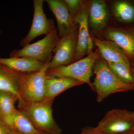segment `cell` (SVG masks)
<instances>
[{"instance_id": "1", "label": "cell", "mask_w": 134, "mask_h": 134, "mask_svg": "<svg viewBox=\"0 0 134 134\" xmlns=\"http://www.w3.org/2000/svg\"><path fill=\"white\" fill-rule=\"evenodd\" d=\"M93 71L95 78L92 84L98 103L113 93L134 90V85L125 83L120 80L112 72L107 62L100 57L94 63Z\"/></svg>"}, {"instance_id": "2", "label": "cell", "mask_w": 134, "mask_h": 134, "mask_svg": "<svg viewBox=\"0 0 134 134\" xmlns=\"http://www.w3.org/2000/svg\"><path fill=\"white\" fill-rule=\"evenodd\" d=\"M52 58L51 56L48 58L38 72L23 74L20 81L18 100L19 109L23 108L26 105L40 102L45 99L46 72Z\"/></svg>"}, {"instance_id": "3", "label": "cell", "mask_w": 134, "mask_h": 134, "mask_svg": "<svg viewBox=\"0 0 134 134\" xmlns=\"http://www.w3.org/2000/svg\"><path fill=\"white\" fill-rule=\"evenodd\" d=\"M54 100L45 98L40 102L26 105L19 110L24 113L40 132L49 134H62V130L53 116L52 106Z\"/></svg>"}, {"instance_id": "4", "label": "cell", "mask_w": 134, "mask_h": 134, "mask_svg": "<svg viewBox=\"0 0 134 134\" xmlns=\"http://www.w3.org/2000/svg\"><path fill=\"white\" fill-rule=\"evenodd\" d=\"M98 49L70 65L62 66L53 69H48L46 75L50 76L66 77L86 83L93 91L94 87L91 81L93 67L96 60L100 58Z\"/></svg>"}, {"instance_id": "5", "label": "cell", "mask_w": 134, "mask_h": 134, "mask_svg": "<svg viewBox=\"0 0 134 134\" xmlns=\"http://www.w3.org/2000/svg\"><path fill=\"white\" fill-rule=\"evenodd\" d=\"M106 134H122L134 129V113L125 109H114L106 113L94 127Z\"/></svg>"}, {"instance_id": "6", "label": "cell", "mask_w": 134, "mask_h": 134, "mask_svg": "<svg viewBox=\"0 0 134 134\" xmlns=\"http://www.w3.org/2000/svg\"><path fill=\"white\" fill-rule=\"evenodd\" d=\"M59 39L58 31L55 30L36 43L29 44L21 49L13 50L9 58L26 57L45 63L52 56V53Z\"/></svg>"}, {"instance_id": "7", "label": "cell", "mask_w": 134, "mask_h": 134, "mask_svg": "<svg viewBox=\"0 0 134 134\" xmlns=\"http://www.w3.org/2000/svg\"><path fill=\"white\" fill-rule=\"evenodd\" d=\"M78 30L77 25L70 33L60 38L54 50L55 54L49 62L48 69L66 66L74 62L77 47Z\"/></svg>"}, {"instance_id": "8", "label": "cell", "mask_w": 134, "mask_h": 134, "mask_svg": "<svg viewBox=\"0 0 134 134\" xmlns=\"http://www.w3.org/2000/svg\"><path fill=\"white\" fill-rule=\"evenodd\" d=\"M91 1H84L81 10L74 19L75 24L78 25L77 47L74 62L92 52L93 40L89 31V10Z\"/></svg>"}, {"instance_id": "9", "label": "cell", "mask_w": 134, "mask_h": 134, "mask_svg": "<svg viewBox=\"0 0 134 134\" xmlns=\"http://www.w3.org/2000/svg\"><path fill=\"white\" fill-rule=\"evenodd\" d=\"M43 0H34V13L30 29L28 34L20 41L23 47L30 44L32 40L42 35H48L57 30L52 19H48L44 13Z\"/></svg>"}, {"instance_id": "10", "label": "cell", "mask_w": 134, "mask_h": 134, "mask_svg": "<svg viewBox=\"0 0 134 134\" xmlns=\"http://www.w3.org/2000/svg\"><path fill=\"white\" fill-rule=\"evenodd\" d=\"M102 34L105 40L115 43L134 65V26L107 27Z\"/></svg>"}, {"instance_id": "11", "label": "cell", "mask_w": 134, "mask_h": 134, "mask_svg": "<svg viewBox=\"0 0 134 134\" xmlns=\"http://www.w3.org/2000/svg\"><path fill=\"white\" fill-rule=\"evenodd\" d=\"M57 22V31L60 38L70 33L76 28L72 16L63 0H46Z\"/></svg>"}, {"instance_id": "12", "label": "cell", "mask_w": 134, "mask_h": 134, "mask_svg": "<svg viewBox=\"0 0 134 134\" xmlns=\"http://www.w3.org/2000/svg\"><path fill=\"white\" fill-rule=\"evenodd\" d=\"M109 11L105 2L103 0L91 1L88 21L92 30L97 34H103L109 21Z\"/></svg>"}, {"instance_id": "13", "label": "cell", "mask_w": 134, "mask_h": 134, "mask_svg": "<svg viewBox=\"0 0 134 134\" xmlns=\"http://www.w3.org/2000/svg\"><path fill=\"white\" fill-rule=\"evenodd\" d=\"M93 41L98 49L100 58L107 62L121 63L131 67L130 61L115 43L98 38H94Z\"/></svg>"}, {"instance_id": "14", "label": "cell", "mask_w": 134, "mask_h": 134, "mask_svg": "<svg viewBox=\"0 0 134 134\" xmlns=\"http://www.w3.org/2000/svg\"><path fill=\"white\" fill-rule=\"evenodd\" d=\"M83 84L82 82L70 77L46 75L44 82L45 98L54 99L68 89Z\"/></svg>"}, {"instance_id": "15", "label": "cell", "mask_w": 134, "mask_h": 134, "mask_svg": "<svg viewBox=\"0 0 134 134\" xmlns=\"http://www.w3.org/2000/svg\"><path fill=\"white\" fill-rule=\"evenodd\" d=\"M0 64L16 72L29 73L39 71L44 63L31 58L18 57L0 58Z\"/></svg>"}, {"instance_id": "16", "label": "cell", "mask_w": 134, "mask_h": 134, "mask_svg": "<svg viewBox=\"0 0 134 134\" xmlns=\"http://www.w3.org/2000/svg\"><path fill=\"white\" fill-rule=\"evenodd\" d=\"M6 123L17 134H44L37 129L30 120L19 110L14 113L3 117Z\"/></svg>"}, {"instance_id": "17", "label": "cell", "mask_w": 134, "mask_h": 134, "mask_svg": "<svg viewBox=\"0 0 134 134\" xmlns=\"http://www.w3.org/2000/svg\"><path fill=\"white\" fill-rule=\"evenodd\" d=\"M23 74L0 64V91L14 93L18 99L19 85Z\"/></svg>"}, {"instance_id": "18", "label": "cell", "mask_w": 134, "mask_h": 134, "mask_svg": "<svg viewBox=\"0 0 134 134\" xmlns=\"http://www.w3.org/2000/svg\"><path fill=\"white\" fill-rule=\"evenodd\" d=\"M113 12L119 21L125 24L134 23V3L130 1H116L113 5Z\"/></svg>"}, {"instance_id": "19", "label": "cell", "mask_w": 134, "mask_h": 134, "mask_svg": "<svg viewBox=\"0 0 134 134\" xmlns=\"http://www.w3.org/2000/svg\"><path fill=\"white\" fill-rule=\"evenodd\" d=\"M18 100L17 96L14 93L0 91V115L3 118L15 113L17 110L15 104Z\"/></svg>"}, {"instance_id": "20", "label": "cell", "mask_w": 134, "mask_h": 134, "mask_svg": "<svg viewBox=\"0 0 134 134\" xmlns=\"http://www.w3.org/2000/svg\"><path fill=\"white\" fill-rule=\"evenodd\" d=\"M107 63L114 74L120 80L125 83L134 85V78L131 67L121 63Z\"/></svg>"}, {"instance_id": "21", "label": "cell", "mask_w": 134, "mask_h": 134, "mask_svg": "<svg viewBox=\"0 0 134 134\" xmlns=\"http://www.w3.org/2000/svg\"><path fill=\"white\" fill-rule=\"evenodd\" d=\"M72 16L73 19L76 16L83 4L84 1L81 0H63Z\"/></svg>"}, {"instance_id": "22", "label": "cell", "mask_w": 134, "mask_h": 134, "mask_svg": "<svg viewBox=\"0 0 134 134\" xmlns=\"http://www.w3.org/2000/svg\"><path fill=\"white\" fill-rule=\"evenodd\" d=\"M0 134H17L0 115Z\"/></svg>"}, {"instance_id": "23", "label": "cell", "mask_w": 134, "mask_h": 134, "mask_svg": "<svg viewBox=\"0 0 134 134\" xmlns=\"http://www.w3.org/2000/svg\"><path fill=\"white\" fill-rule=\"evenodd\" d=\"M82 134H106L96 131L93 127H86L82 130Z\"/></svg>"}, {"instance_id": "24", "label": "cell", "mask_w": 134, "mask_h": 134, "mask_svg": "<svg viewBox=\"0 0 134 134\" xmlns=\"http://www.w3.org/2000/svg\"><path fill=\"white\" fill-rule=\"evenodd\" d=\"M131 71H132V74H133V76L134 78V65H131Z\"/></svg>"}, {"instance_id": "25", "label": "cell", "mask_w": 134, "mask_h": 134, "mask_svg": "<svg viewBox=\"0 0 134 134\" xmlns=\"http://www.w3.org/2000/svg\"><path fill=\"white\" fill-rule=\"evenodd\" d=\"M134 134V129L130 132H127V133H125L122 134Z\"/></svg>"}, {"instance_id": "26", "label": "cell", "mask_w": 134, "mask_h": 134, "mask_svg": "<svg viewBox=\"0 0 134 134\" xmlns=\"http://www.w3.org/2000/svg\"><path fill=\"white\" fill-rule=\"evenodd\" d=\"M1 32H2L1 30H0V34H1Z\"/></svg>"}, {"instance_id": "27", "label": "cell", "mask_w": 134, "mask_h": 134, "mask_svg": "<svg viewBox=\"0 0 134 134\" xmlns=\"http://www.w3.org/2000/svg\"><path fill=\"white\" fill-rule=\"evenodd\" d=\"M47 134V133H45V134Z\"/></svg>"}, {"instance_id": "28", "label": "cell", "mask_w": 134, "mask_h": 134, "mask_svg": "<svg viewBox=\"0 0 134 134\" xmlns=\"http://www.w3.org/2000/svg\"><path fill=\"white\" fill-rule=\"evenodd\" d=\"M131 65H133V64H131Z\"/></svg>"}, {"instance_id": "29", "label": "cell", "mask_w": 134, "mask_h": 134, "mask_svg": "<svg viewBox=\"0 0 134 134\" xmlns=\"http://www.w3.org/2000/svg\"><path fill=\"white\" fill-rule=\"evenodd\" d=\"M133 112H134V111H133Z\"/></svg>"}, {"instance_id": "30", "label": "cell", "mask_w": 134, "mask_h": 134, "mask_svg": "<svg viewBox=\"0 0 134 134\" xmlns=\"http://www.w3.org/2000/svg\"><path fill=\"white\" fill-rule=\"evenodd\" d=\"M81 134H82L81 133Z\"/></svg>"}, {"instance_id": "31", "label": "cell", "mask_w": 134, "mask_h": 134, "mask_svg": "<svg viewBox=\"0 0 134 134\" xmlns=\"http://www.w3.org/2000/svg\"></svg>"}]
</instances>
